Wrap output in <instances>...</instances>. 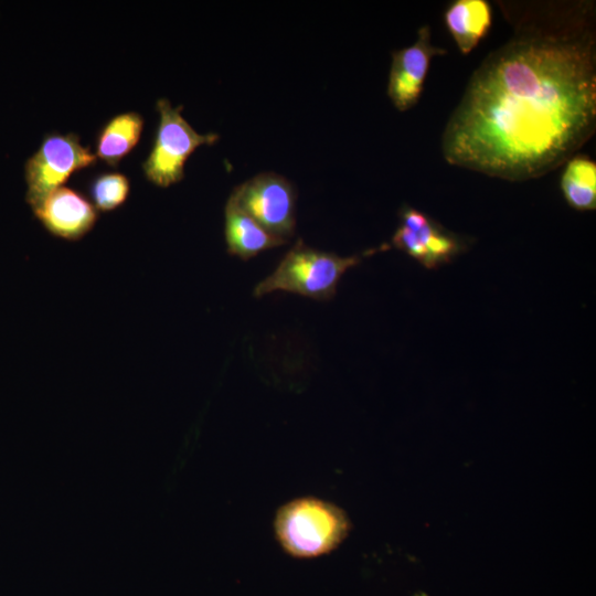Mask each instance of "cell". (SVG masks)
Masks as SVG:
<instances>
[{
	"label": "cell",
	"instance_id": "cell-1",
	"mask_svg": "<svg viewBox=\"0 0 596 596\" xmlns=\"http://www.w3.org/2000/svg\"><path fill=\"white\" fill-rule=\"evenodd\" d=\"M596 124L592 11L520 21L471 75L441 136L450 163L509 181L565 163Z\"/></svg>",
	"mask_w": 596,
	"mask_h": 596
},
{
	"label": "cell",
	"instance_id": "cell-2",
	"mask_svg": "<svg viewBox=\"0 0 596 596\" xmlns=\"http://www.w3.org/2000/svg\"><path fill=\"white\" fill-rule=\"evenodd\" d=\"M369 253L342 257L313 248L299 238L275 270L255 286L253 295L259 298L280 290L315 300H330L345 272L359 265Z\"/></svg>",
	"mask_w": 596,
	"mask_h": 596
},
{
	"label": "cell",
	"instance_id": "cell-3",
	"mask_svg": "<svg viewBox=\"0 0 596 596\" xmlns=\"http://www.w3.org/2000/svg\"><path fill=\"white\" fill-rule=\"evenodd\" d=\"M349 531V521L334 504L317 498H299L280 508L275 533L291 556L310 558L338 546Z\"/></svg>",
	"mask_w": 596,
	"mask_h": 596
},
{
	"label": "cell",
	"instance_id": "cell-4",
	"mask_svg": "<svg viewBox=\"0 0 596 596\" xmlns=\"http://www.w3.org/2000/svg\"><path fill=\"white\" fill-rule=\"evenodd\" d=\"M156 107L159 125L142 170L148 181L167 188L184 178L185 161L196 148L214 143L220 136L195 131L182 116V105L173 107L169 99L159 98Z\"/></svg>",
	"mask_w": 596,
	"mask_h": 596
},
{
	"label": "cell",
	"instance_id": "cell-5",
	"mask_svg": "<svg viewBox=\"0 0 596 596\" xmlns=\"http://www.w3.org/2000/svg\"><path fill=\"white\" fill-rule=\"evenodd\" d=\"M96 161V155L81 143L76 134H47L25 163L26 199L32 209L62 187L72 173Z\"/></svg>",
	"mask_w": 596,
	"mask_h": 596
},
{
	"label": "cell",
	"instance_id": "cell-6",
	"mask_svg": "<svg viewBox=\"0 0 596 596\" xmlns=\"http://www.w3.org/2000/svg\"><path fill=\"white\" fill-rule=\"evenodd\" d=\"M296 190L276 172H260L237 185L228 200L272 234L288 241L296 228Z\"/></svg>",
	"mask_w": 596,
	"mask_h": 596
},
{
	"label": "cell",
	"instance_id": "cell-7",
	"mask_svg": "<svg viewBox=\"0 0 596 596\" xmlns=\"http://www.w3.org/2000/svg\"><path fill=\"white\" fill-rule=\"evenodd\" d=\"M391 246L404 252L427 269H436L450 263L465 249V242L426 213L403 206L400 225L391 240Z\"/></svg>",
	"mask_w": 596,
	"mask_h": 596
},
{
	"label": "cell",
	"instance_id": "cell-8",
	"mask_svg": "<svg viewBox=\"0 0 596 596\" xmlns=\"http://www.w3.org/2000/svg\"><path fill=\"white\" fill-rule=\"evenodd\" d=\"M445 53V49L432 44L428 25L418 30L414 44L392 52L387 96L400 111L417 103L432 60Z\"/></svg>",
	"mask_w": 596,
	"mask_h": 596
},
{
	"label": "cell",
	"instance_id": "cell-9",
	"mask_svg": "<svg viewBox=\"0 0 596 596\" xmlns=\"http://www.w3.org/2000/svg\"><path fill=\"white\" fill-rule=\"evenodd\" d=\"M33 211L49 233L68 241L84 237L98 217L94 204L67 187L55 189Z\"/></svg>",
	"mask_w": 596,
	"mask_h": 596
},
{
	"label": "cell",
	"instance_id": "cell-10",
	"mask_svg": "<svg viewBox=\"0 0 596 596\" xmlns=\"http://www.w3.org/2000/svg\"><path fill=\"white\" fill-rule=\"evenodd\" d=\"M224 216L227 253L237 256L242 260H248L263 251L287 243L286 240L268 232L228 199Z\"/></svg>",
	"mask_w": 596,
	"mask_h": 596
},
{
	"label": "cell",
	"instance_id": "cell-11",
	"mask_svg": "<svg viewBox=\"0 0 596 596\" xmlns=\"http://www.w3.org/2000/svg\"><path fill=\"white\" fill-rule=\"evenodd\" d=\"M491 20V7L486 0H457L445 12V24L462 54L478 45Z\"/></svg>",
	"mask_w": 596,
	"mask_h": 596
},
{
	"label": "cell",
	"instance_id": "cell-12",
	"mask_svg": "<svg viewBox=\"0 0 596 596\" xmlns=\"http://www.w3.org/2000/svg\"><path fill=\"white\" fill-rule=\"evenodd\" d=\"M143 118L137 111H125L108 119L96 137V157L110 167H117L138 143Z\"/></svg>",
	"mask_w": 596,
	"mask_h": 596
},
{
	"label": "cell",
	"instance_id": "cell-13",
	"mask_svg": "<svg viewBox=\"0 0 596 596\" xmlns=\"http://www.w3.org/2000/svg\"><path fill=\"white\" fill-rule=\"evenodd\" d=\"M561 190L566 202L575 210L596 207V163L586 156H573L566 161L561 177Z\"/></svg>",
	"mask_w": 596,
	"mask_h": 596
},
{
	"label": "cell",
	"instance_id": "cell-14",
	"mask_svg": "<svg viewBox=\"0 0 596 596\" xmlns=\"http://www.w3.org/2000/svg\"><path fill=\"white\" fill-rule=\"evenodd\" d=\"M130 191L129 179L119 172L96 175L88 185L89 196L96 210L108 212L120 206Z\"/></svg>",
	"mask_w": 596,
	"mask_h": 596
}]
</instances>
